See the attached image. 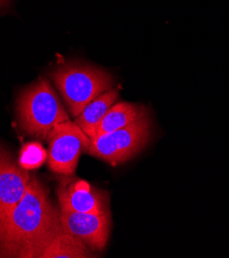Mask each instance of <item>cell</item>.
<instances>
[{"instance_id": "cell-1", "label": "cell", "mask_w": 229, "mask_h": 258, "mask_svg": "<svg viewBox=\"0 0 229 258\" xmlns=\"http://www.w3.org/2000/svg\"><path fill=\"white\" fill-rule=\"evenodd\" d=\"M59 216L47 188L32 177L21 201L0 218V255L31 257L59 226Z\"/></svg>"}, {"instance_id": "cell-2", "label": "cell", "mask_w": 229, "mask_h": 258, "mask_svg": "<svg viewBox=\"0 0 229 258\" xmlns=\"http://www.w3.org/2000/svg\"><path fill=\"white\" fill-rule=\"evenodd\" d=\"M51 79L74 118L90 102L115 85V79L110 72L80 61L58 65L51 72Z\"/></svg>"}, {"instance_id": "cell-3", "label": "cell", "mask_w": 229, "mask_h": 258, "mask_svg": "<svg viewBox=\"0 0 229 258\" xmlns=\"http://www.w3.org/2000/svg\"><path fill=\"white\" fill-rule=\"evenodd\" d=\"M17 113L23 130L40 139L48 138L58 123L69 120L59 98L44 79L21 92L17 100Z\"/></svg>"}, {"instance_id": "cell-4", "label": "cell", "mask_w": 229, "mask_h": 258, "mask_svg": "<svg viewBox=\"0 0 229 258\" xmlns=\"http://www.w3.org/2000/svg\"><path fill=\"white\" fill-rule=\"evenodd\" d=\"M152 136L149 114L112 133L90 140L87 152L113 166L135 157L150 142Z\"/></svg>"}, {"instance_id": "cell-5", "label": "cell", "mask_w": 229, "mask_h": 258, "mask_svg": "<svg viewBox=\"0 0 229 258\" xmlns=\"http://www.w3.org/2000/svg\"><path fill=\"white\" fill-rule=\"evenodd\" d=\"M49 167L54 173L72 175L82 151H87L90 139L74 121L58 123L48 135Z\"/></svg>"}, {"instance_id": "cell-6", "label": "cell", "mask_w": 229, "mask_h": 258, "mask_svg": "<svg viewBox=\"0 0 229 258\" xmlns=\"http://www.w3.org/2000/svg\"><path fill=\"white\" fill-rule=\"evenodd\" d=\"M60 224L69 234L79 238L91 251L104 250L111 229V214L82 213L60 210Z\"/></svg>"}, {"instance_id": "cell-7", "label": "cell", "mask_w": 229, "mask_h": 258, "mask_svg": "<svg viewBox=\"0 0 229 258\" xmlns=\"http://www.w3.org/2000/svg\"><path fill=\"white\" fill-rule=\"evenodd\" d=\"M60 210L82 213H109V192L96 188L85 180H65L57 188Z\"/></svg>"}, {"instance_id": "cell-8", "label": "cell", "mask_w": 229, "mask_h": 258, "mask_svg": "<svg viewBox=\"0 0 229 258\" xmlns=\"http://www.w3.org/2000/svg\"><path fill=\"white\" fill-rule=\"evenodd\" d=\"M31 177L12 154L0 145V218L21 201Z\"/></svg>"}, {"instance_id": "cell-9", "label": "cell", "mask_w": 229, "mask_h": 258, "mask_svg": "<svg viewBox=\"0 0 229 258\" xmlns=\"http://www.w3.org/2000/svg\"><path fill=\"white\" fill-rule=\"evenodd\" d=\"M33 257L39 258H88L96 257L79 238L69 234L61 224L36 248Z\"/></svg>"}, {"instance_id": "cell-10", "label": "cell", "mask_w": 229, "mask_h": 258, "mask_svg": "<svg viewBox=\"0 0 229 258\" xmlns=\"http://www.w3.org/2000/svg\"><path fill=\"white\" fill-rule=\"evenodd\" d=\"M147 114H149L147 108L143 105L128 102H116L109 109L105 117L101 119L90 137V140L103 134L120 130V128L129 125Z\"/></svg>"}, {"instance_id": "cell-11", "label": "cell", "mask_w": 229, "mask_h": 258, "mask_svg": "<svg viewBox=\"0 0 229 258\" xmlns=\"http://www.w3.org/2000/svg\"><path fill=\"white\" fill-rule=\"evenodd\" d=\"M118 99L119 91L112 88L90 102L80 115L75 117L74 122L82 128V131L89 139L101 119L105 117L109 109L115 104Z\"/></svg>"}, {"instance_id": "cell-12", "label": "cell", "mask_w": 229, "mask_h": 258, "mask_svg": "<svg viewBox=\"0 0 229 258\" xmlns=\"http://www.w3.org/2000/svg\"><path fill=\"white\" fill-rule=\"evenodd\" d=\"M45 152L38 144H28L23 148L21 153V166L23 168H35L42 164Z\"/></svg>"}, {"instance_id": "cell-13", "label": "cell", "mask_w": 229, "mask_h": 258, "mask_svg": "<svg viewBox=\"0 0 229 258\" xmlns=\"http://www.w3.org/2000/svg\"><path fill=\"white\" fill-rule=\"evenodd\" d=\"M0 2H4V0H0Z\"/></svg>"}]
</instances>
